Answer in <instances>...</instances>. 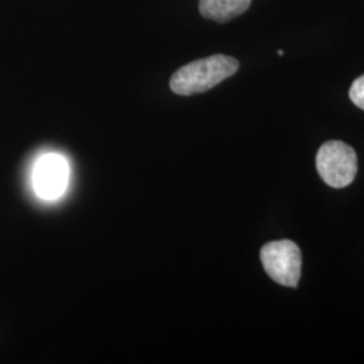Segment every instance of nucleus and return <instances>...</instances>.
I'll return each mask as SVG.
<instances>
[{"mask_svg": "<svg viewBox=\"0 0 364 364\" xmlns=\"http://www.w3.org/2000/svg\"><path fill=\"white\" fill-rule=\"evenodd\" d=\"M237 69L239 63L234 57L215 54L180 68L170 78V88L180 96L203 93L234 76Z\"/></svg>", "mask_w": 364, "mask_h": 364, "instance_id": "f257e3e1", "label": "nucleus"}, {"mask_svg": "<svg viewBox=\"0 0 364 364\" xmlns=\"http://www.w3.org/2000/svg\"><path fill=\"white\" fill-rule=\"evenodd\" d=\"M316 168L326 185L336 189L346 188L356 177L358 156L351 146L340 141H329L318 149Z\"/></svg>", "mask_w": 364, "mask_h": 364, "instance_id": "f03ea898", "label": "nucleus"}, {"mask_svg": "<svg viewBox=\"0 0 364 364\" xmlns=\"http://www.w3.org/2000/svg\"><path fill=\"white\" fill-rule=\"evenodd\" d=\"M260 260L267 275L282 287H299L302 257L291 240H275L260 250Z\"/></svg>", "mask_w": 364, "mask_h": 364, "instance_id": "7ed1b4c3", "label": "nucleus"}, {"mask_svg": "<svg viewBox=\"0 0 364 364\" xmlns=\"http://www.w3.org/2000/svg\"><path fill=\"white\" fill-rule=\"evenodd\" d=\"M69 182V164L57 153L43 154L33 171L36 193L43 200H55L64 195Z\"/></svg>", "mask_w": 364, "mask_h": 364, "instance_id": "20e7f679", "label": "nucleus"}, {"mask_svg": "<svg viewBox=\"0 0 364 364\" xmlns=\"http://www.w3.org/2000/svg\"><path fill=\"white\" fill-rule=\"evenodd\" d=\"M251 0H200V14L218 23H225L236 16L246 13Z\"/></svg>", "mask_w": 364, "mask_h": 364, "instance_id": "39448f33", "label": "nucleus"}, {"mask_svg": "<svg viewBox=\"0 0 364 364\" xmlns=\"http://www.w3.org/2000/svg\"><path fill=\"white\" fill-rule=\"evenodd\" d=\"M350 99L353 105L364 111V75L353 81L350 90Z\"/></svg>", "mask_w": 364, "mask_h": 364, "instance_id": "423d86ee", "label": "nucleus"}, {"mask_svg": "<svg viewBox=\"0 0 364 364\" xmlns=\"http://www.w3.org/2000/svg\"><path fill=\"white\" fill-rule=\"evenodd\" d=\"M278 54H279V55L282 57V55H284V50H279V52H278Z\"/></svg>", "mask_w": 364, "mask_h": 364, "instance_id": "0eeeda50", "label": "nucleus"}]
</instances>
